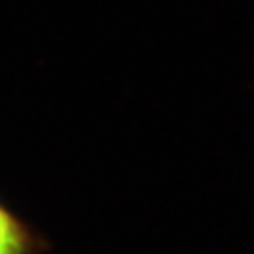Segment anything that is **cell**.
I'll return each instance as SVG.
<instances>
[{
    "label": "cell",
    "instance_id": "cell-1",
    "mask_svg": "<svg viewBox=\"0 0 254 254\" xmlns=\"http://www.w3.org/2000/svg\"><path fill=\"white\" fill-rule=\"evenodd\" d=\"M50 240L0 198V254H46Z\"/></svg>",
    "mask_w": 254,
    "mask_h": 254
}]
</instances>
